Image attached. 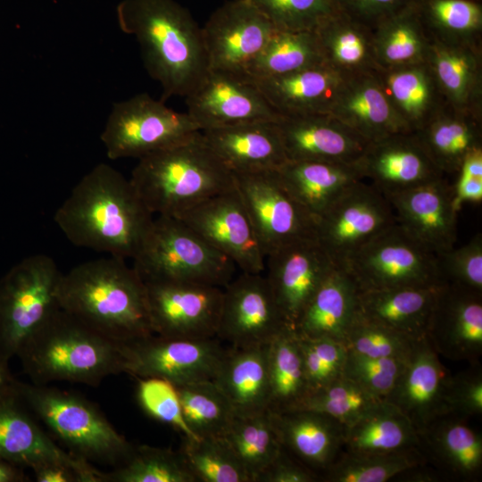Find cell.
I'll list each match as a JSON object with an SVG mask.
<instances>
[{
    "instance_id": "cell-62",
    "label": "cell",
    "mask_w": 482,
    "mask_h": 482,
    "mask_svg": "<svg viewBox=\"0 0 482 482\" xmlns=\"http://www.w3.org/2000/svg\"><path fill=\"white\" fill-rule=\"evenodd\" d=\"M24 468L0 458V482H27Z\"/></svg>"
},
{
    "instance_id": "cell-22",
    "label": "cell",
    "mask_w": 482,
    "mask_h": 482,
    "mask_svg": "<svg viewBox=\"0 0 482 482\" xmlns=\"http://www.w3.org/2000/svg\"><path fill=\"white\" fill-rule=\"evenodd\" d=\"M427 337L415 340L395 387L385 399L412 423L418 435L448 413L445 401L448 371Z\"/></svg>"
},
{
    "instance_id": "cell-12",
    "label": "cell",
    "mask_w": 482,
    "mask_h": 482,
    "mask_svg": "<svg viewBox=\"0 0 482 482\" xmlns=\"http://www.w3.org/2000/svg\"><path fill=\"white\" fill-rule=\"evenodd\" d=\"M227 350L217 337L193 340L152 334L120 344L123 373L162 378L176 386L213 381Z\"/></svg>"
},
{
    "instance_id": "cell-19",
    "label": "cell",
    "mask_w": 482,
    "mask_h": 482,
    "mask_svg": "<svg viewBox=\"0 0 482 482\" xmlns=\"http://www.w3.org/2000/svg\"><path fill=\"white\" fill-rule=\"evenodd\" d=\"M186 102L200 130L282 118L246 75L209 71Z\"/></svg>"
},
{
    "instance_id": "cell-8",
    "label": "cell",
    "mask_w": 482,
    "mask_h": 482,
    "mask_svg": "<svg viewBox=\"0 0 482 482\" xmlns=\"http://www.w3.org/2000/svg\"><path fill=\"white\" fill-rule=\"evenodd\" d=\"M62 272L54 260L32 254L0 279V356L16 357L28 337L57 309Z\"/></svg>"
},
{
    "instance_id": "cell-36",
    "label": "cell",
    "mask_w": 482,
    "mask_h": 482,
    "mask_svg": "<svg viewBox=\"0 0 482 482\" xmlns=\"http://www.w3.org/2000/svg\"><path fill=\"white\" fill-rule=\"evenodd\" d=\"M371 29L378 68L428 62L430 35L420 17L418 1L382 18Z\"/></svg>"
},
{
    "instance_id": "cell-3",
    "label": "cell",
    "mask_w": 482,
    "mask_h": 482,
    "mask_svg": "<svg viewBox=\"0 0 482 482\" xmlns=\"http://www.w3.org/2000/svg\"><path fill=\"white\" fill-rule=\"evenodd\" d=\"M126 262H82L62 274L56 291L61 309L118 344L154 334L145 282Z\"/></svg>"
},
{
    "instance_id": "cell-9",
    "label": "cell",
    "mask_w": 482,
    "mask_h": 482,
    "mask_svg": "<svg viewBox=\"0 0 482 482\" xmlns=\"http://www.w3.org/2000/svg\"><path fill=\"white\" fill-rule=\"evenodd\" d=\"M343 267L359 291L436 287L444 282L437 255L397 222L353 254Z\"/></svg>"
},
{
    "instance_id": "cell-44",
    "label": "cell",
    "mask_w": 482,
    "mask_h": 482,
    "mask_svg": "<svg viewBox=\"0 0 482 482\" xmlns=\"http://www.w3.org/2000/svg\"><path fill=\"white\" fill-rule=\"evenodd\" d=\"M183 418L196 437H224L236 413L223 392L211 380L178 386Z\"/></svg>"
},
{
    "instance_id": "cell-7",
    "label": "cell",
    "mask_w": 482,
    "mask_h": 482,
    "mask_svg": "<svg viewBox=\"0 0 482 482\" xmlns=\"http://www.w3.org/2000/svg\"><path fill=\"white\" fill-rule=\"evenodd\" d=\"M144 282L176 281L224 287L237 270L176 217L157 215L133 258Z\"/></svg>"
},
{
    "instance_id": "cell-21",
    "label": "cell",
    "mask_w": 482,
    "mask_h": 482,
    "mask_svg": "<svg viewBox=\"0 0 482 482\" xmlns=\"http://www.w3.org/2000/svg\"><path fill=\"white\" fill-rule=\"evenodd\" d=\"M385 196L396 222L426 248L438 254L454 247L458 212L453 186L443 177Z\"/></svg>"
},
{
    "instance_id": "cell-27",
    "label": "cell",
    "mask_w": 482,
    "mask_h": 482,
    "mask_svg": "<svg viewBox=\"0 0 482 482\" xmlns=\"http://www.w3.org/2000/svg\"><path fill=\"white\" fill-rule=\"evenodd\" d=\"M270 412L282 447L316 473L343 452L345 427L331 417L301 408Z\"/></svg>"
},
{
    "instance_id": "cell-25",
    "label": "cell",
    "mask_w": 482,
    "mask_h": 482,
    "mask_svg": "<svg viewBox=\"0 0 482 482\" xmlns=\"http://www.w3.org/2000/svg\"><path fill=\"white\" fill-rule=\"evenodd\" d=\"M327 114L370 143L412 132L391 104L375 71L347 76Z\"/></svg>"
},
{
    "instance_id": "cell-47",
    "label": "cell",
    "mask_w": 482,
    "mask_h": 482,
    "mask_svg": "<svg viewBox=\"0 0 482 482\" xmlns=\"http://www.w3.org/2000/svg\"><path fill=\"white\" fill-rule=\"evenodd\" d=\"M179 451L196 482H251L225 437H182Z\"/></svg>"
},
{
    "instance_id": "cell-37",
    "label": "cell",
    "mask_w": 482,
    "mask_h": 482,
    "mask_svg": "<svg viewBox=\"0 0 482 482\" xmlns=\"http://www.w3.org/2000/svg\"><path fill=\"white\" fill-rule=\"evenodd\" d=\"M375 72L391 104L411 131L419 130L436 113L440 93L428 62L377 68Z\"/></svg>"
},
{
    "instance_id": "cell-55",
    "label": "cell",
    "mask_w": 482,
    "mask_h": 482,
    "mask_svg": "<svg viewBox=\"0 0 482 482\" xmlns=\"http://www.w3.org/2000/svg\"><path fill=\"white\" fill-rule=\"evenodd\" d=\"M444 282L482 293V236L480 233L461 247L438 253Z\"/></svg>"
},
{
    "instance_id": "cell-1",
    "label": "cell",
    "mask_w": 482,
    "mask_h": 482,
    "mask_svg": "<svg viewBox=\"0 0 482 482\" xmlns=\"http://www.w3.org/2000/svg\"><path fill=\"white\" fill-rule=\"evenodd\" d=\"M154 215L129 179L99 163L72 188L54 220L74 245L133 260Z\"/></svg>"
},
{
    "instance_id": "cell-45",
    "label": "cell",
    "mask_w": 482,
    "mask_h": 482,
    "mask_svg": "<svg viewBox=\"0 0 482 482\" xmlns=\"http://www.w3.org/2000/svg\"><path fill=\"white\" fill-rule=\"evenodd\" d=\"M100 482H196L179 451L147 445H135L129 458L109 471Z\"/></svg>"
},
{
    "instance_id": "cell-52",
    "label": "cell",
    "mask_w": 482,
    "mask_h": 482,
    "mask_svg": "<svg viewBox=\"0 0 482 482\" xmlns=\"http://www.w3.org/2000/svg\"><path fill=\"white\" fill-rule=\"evenodd\" d=\"M414 341L355 314L344 343L348 352L363 357L406 358Z\"/></svg>"
},
{
    "instance_id": "cell-49",
    "label": "cell",
    "mask_w": 482,
    "mask_h": 482,
    "mask_svg": "<svg viewBox=\"0 0 482 482\" xmlns=\"http://www.w3.org/2000/svg\"><path fill=\"white\" fill-rule=\"evenodd\" d=\"M418 8L428 31L436 37L469 42L481 31L478 0H418Z\"/></svg>"
},
{
    "instance_id": "cell-17",
    "label": "cell",
    "mask_w": 482,
    "mask_h": 482,
    "mask_svg": "<svg viewBox=\"0 0 482 482\" xmlns=\"http://www.w3.org/2000/svg\"><path fill=\"white\" fill-rule=\"evenodd\" d=\"M275 30L252 2H225L202 27L209 71L245 75Z\"/></svg>"
},
{
    "instance_id": "cell-28",
    "label": "cell",
    "mask_w": 482,
    "mask_h": 482,
    "mask_svg": "<svg viewBox=\"0 0 482 482\" xmlns=\"http://www.w3.org/2000/svg\"><path fill=\"white\" fill-rule=\"evenodd\" d=\"M201 135L233 173L275 170L287 162L277 121L210 129Z\"/></svg>"
},
{
    "instance_id": "cell-16",
    "label": "cell",
    "mask_w": 482,
    "mask_h": 482,
    "mask_svg": "<svg viewBox=\"0 0 482 482\" xmlns=\"http://www.w3.org/2000/svg\"><path fill=\"white\" fill-rule=\"evenodd\" d=\"M287 327L262 273L240 271L223 287L218 339L231 347L266 345Z\"/></svg>"
},
{
    "instance_id": "cell-2",
    "label": "cell",
    "mask_w": 482,
    "mask_h": 482,
    "mask_svg": "<svg viewBox=\"0 0 482 482\" xmlns=\"http://www.w3.org/2000/svg\"><path fill=\"white\" fill-rule=\"evenodd\" d=\"M120 29L138 42L149 76L162 87L160 100L192 94L209 72L202 27L175 0H122Z\"/></svg>"
},
{
    "instance_id": "cell-6",
    "label": "cell",
    "mask_w": 482,
    "mask_h": 482,
    "mask_svg": "<svg viewBox=\"0 0 482 482\" xmlns=\"http://www.w3.org/2000/svg\"><path fill=\"white\" fill-rule=\"evenodd\" d=\"M17 390L36 419L74 456L114 468L130 455L134 445L87 398L48 385L19 380Z\"/></svg>"
},
{
    "instance_id": "cell-33",
    "label": "cell",
    "mask_w": 482,
    "mask_h": 482,
    "mask_svg": "<svg viewBox=\"0 0 482 482\" xmlns=\"http://www.w3.org/2000/svg\"><path fill=\"white\" fill-rule=\"evenodd\" d=\"M358 293L350 274L335 266L304 307L294 330L303 337L344 342L356 314Z\"/></svg>"
},
{
    "instance_id": "cell-61",
    "label": "cell",
    "mask_w": 482,
    "mask_h": 482,
    "mask_svg": "<svg viewBox=\"0 0 482 482\" xmlns=\"http://www.w3.org/2000/svg\"><path fill=\"white\" fill-rule=\"evenodd\" d=\"M459 177L482 179V147L469 152L464 157L459 170Z\"/></svg>"
},
{
    "instance_id": "cell-56",
    "label": "cell",
    "mask_w": 482,
    "mask_h": 482,
    "mask_svg": "<svg viewBox=\"0 0 482 482\" xmlns=\"http://www.w3.org/2000/svg\"><path fill=\"white\" fill-rule=\"evenodd\" d=\"M478 364L449 375L445 393L448 413L465 418L482 414V372Z\"/></svg>"
},
{
    "instance_id": "cell-5",
    "label": "cell",
    "mask_w": 482,
    "mask_h": 482,
    "mask_svg": "<svg viewBox=\"0 0 482 482\" xmlns=\"http://www.w3.org/2000/svg\"><path fill=\"white\" fill-rule=\"evenodd\" d=\"M129 180L156 216L179 217L205 199L236 187L233 172L206 145L201 130L138 159Z\"/></svg>"
},
{
    "instance_id": "cell-57",
    "label": "cell",
    "mask_w": 482,
    "mask_h": 482,
    "mask_svg": "<svg viewBox=\"0 0 482 482\" xmlns=\"http://www.w3.org/2000/svg\"><path fill=\"white\" fill-rule=\"evenodd\" d=\"M340 11L372 28L382 18L418 0H335Z\"/></svg>"
},
{
    "instance_id": "cell-34",
    "label": "cell",
    "mask_w": 482,
    "mask_h": 482,
    "mask_svg": "<svg viewBox=\"0 0 482 482\" xmlns=\"http://www.w3.org/2000/svg\"><path fill=\"white\" fill-rule=\"evenodd\" d=\"M466 418L446 413L419 434L420 448L453 476L478 478L482 469V436Z\"/></svg>"
},
{
    "instance_id": "cell-35",
    "label": "cell",
    "mask_w": 482,
    "mask_h": 482,
    "mask_svg": "<svg viewBox=\"0 0 482 482\" xmlns=\"http://www.w3.org/2000/svg\"><path fill=\"white\" fill-rule=\"evenodd\" d=\"M430 36L434 39H430L428 64L438 89L453 110L469 113L480 96L478 54L470 42Z\"/></svg>"
},
{
    "instance_id": "cell-20",
    "label": "cell",
    "mask_w": 482,
    "mask_h": 482,
    "mask_svg": "<svg viewBox=\"0 0 482 482\" xmlns=\"http://www.w3.org/2000/svg\"><path fill=\"white\" fill-rule=\"evenodd\" d=\"M335 266L315 237L290 243L265 257V277L290 328L294 329L304 307Z\"/></svg>"
},
{
    "instance_id": "cell-43",
    "label": "cell",
    "mask_w": 482,
    "mask_h": 482,
    "mask_svg": "<svg viewBox=\"0 0 482 482\" xmlns=\"http://www.w3.org/2000/svg\"><path fill=\"white\" fill-rule=\"evenodd\" d=\"M426 461V455L420 447L382 453L343 450L320 478L328 482H386Z\"/></svg>"
},
{
    "instance_id": "cell-13",
    "label": "cell",
    "mask_w": 482,
    "mask_h": 482,
    "mask_svg": "<svg viewBox=\"0 0 482 482\" xmlns=\"http://www.w3.org/2000/svg\"><path fill=\"white\" fill-rule=\"evenodd\" d=\"M396 222L384 194L361 181L316 218L315 238L337 266Z\"/></svg>"
},
{
    "instance_id": "cell-58",
    "label": "cell",
    "mask_w": 482,
    "mask_h": 482,
    "mask_svg": "<svg viewBox=\"0 0 482 482\" xmlns=\"http://www.w3.org/2000/svg\"><path fill=\"white\" fill-rule=\"evenodd\" d=\"M320 477L283 448L278 456L258 475L255 482H314Z\"/></svg>"
},
{
    "instance_id": "cell-59",
    "label": "cell",
    "mask_w": 482,
    "mask_h": 482,
    "mask_svg": "<svg viewBox=\"0 0 482 482\" xmlns=\"http://www.w3.org/2000/svg\"><path fill=\"white\" fill-rule=\"evenodd\" d=\"M482 200V179L458 177L453 186V204L458 212L463 204L479 203Z\"/></svg>"
},
{
    "instance_id": "cell-41",
    "label": "cell",
    "mask_w": 482,
    "mask_h": 482,
    "mask_svg": "<svg viewBox=\"0 0 482 482\" xmlns=\"http://www.w3.org/2000/svg\"><path fill=\"white\" fill-rule=\"evenodd\" d=\"M270 411L296 408L308 395L297 335L286 328L268 345Z\"/></svg>"
},
{
    "instance_id": "cell-38",
    "label": "cell",
    "mask_w": 482,
    "mask_h": 482,
    "mask_svg": "<svg viewBox=\"0 0 482 482\" xmlns=\"http://www.w3.org/2000/svg\"><path fill=\"white\" fill-rule=\"evenodd\" d=\"M325 62L349 76L374 71L378 66L372 46V29L344 12L315 30Z\"/></svg>"
},
{
    "instance_id": "cell-10",
    "label": "cell",
    "mask_w": 482,
    "mask_h": 482,
    "mask_svg": "<svg viewBox=\"0 0 482 482\" xmlns=\"http://www.w3.org/2000/svg\"><path fill=\"white\" fill-rule=\"evenodd\" d=\"M199 131L187 112H178L142 93L112 105L100 137L110 160L140 159Z\"/></svg>"
},
{
    "instance_id": "cell-15",
    "label": "cell",
    "mask_w": 482,
    "mask_h": 482,
    "mask_svg": "<svg viewBox=\"0 0 482 482\" xmlns=\"http://www.w3.org/2000/svg\"><path fill=\"white\" fill-rule=\"evenodd\" d=\"M176 218L229 258L241 272L264 271L265 255L236 187L205 199Z\"/></svg>"
},
{
    "instance_id": "cell-39",
    "label": "cell",
    "mask_w": 482,
    "mask_h": 482,
    "mask_svg": "<svg viewBox=\"0 0 482 482\" xmlns=\"http://www.w3.org/2000/svg\"><path fill=\"white\" fill-rule=\"evenodd\" d=\"M420 447L419 435L410 420L383 401L377 408L345 428L344 451L382 453Z\"/></svg>"
},
{
    "instance_id": "cell-29",
    "label": "cell",
    "mask_w": 482,
    "mask_h": 482,
    "mask_svg": "<svg viewBox=\"0 0 482 482\" xmlns=\"http://www.w3.org/2000/svg\"><path fill=\"white\" fill-rule=\"evenodd\" d=\"M347 76L327 63L287 74L252 79L282 116L327 114Z\"/></svg>"
},
{
    "instance_id": "cell-18",
    "label": "cell",
    "mask_w": 482,
    "mask_h": 482,
    "mask_svg": "<svg viewBox=\"0 0 482 482\" xmlns=\"http://www.w3.org/2000/svg\"><path fill=\"white\" fill-rule=\"evenodd\" d=\"M0 458L32 470L61 464L73 470L82 482H100V470L60 447L41 428L20 396L17 384L0 397Z\"/></svg>"
},
{
    "instance_id": "cell-53",
    "label": "cell",
    "mask_w": 482,
    "mask_h": 482,
    "mask_svg": "<svg viewBox=\"0 0 482 482\" xmlns=\"http://www.w3.org/2000/svg\"><path fill=\"white\" fill-rule=\"evenodd\" d=\"M137 398L140 407L153 419L170 426L182 437L197 438L185 422L177 387L170 381L137 378Z\"/></svg>"
},
{
    "instance_id": "cell-64",
    "label": "cell",
    "mask_w": 482,
    "mask_h": 482,
    "mask_svg": "<svg viewBox=\"0 0 482 482\" xmlns=\"http://www.w3.org/2000/svg\"><path fill=\"white\" fill-rule=\"evenodd\" d=\"M240 1H248V2H250L251 0H240Z\"/></svg>"
},
{
    "instance_id": "cell-23",
    "label": "cell",
    "mask_w": 482,
    "mask_h": 482,
    "mask_svg": "<svg viewBox=\"0 0 482 482\" xmlns=\"http://www.w3.org/2000/svg\"><path fill=\"white\" fill-rule=\"evenodd\" d=\"M427 338L447 359L478 362L482 353V293L445 283L438 293Z\"/></svg>"
},
{
    "instance_id": "cell-40",
    "label": "cell",
    "mask_w": 482,
    "mask_h": 482,
    "mask_svg": "<svg viewBox=\"0 0 482 482\" xmlns=\"http://www.w3.org/2000/svg\"><path fill=\"white\" fill-rule=\"evenodd\" d=\"M471 118V114L457 111L436 112L414 132L443 174L458 172L466 154L481 146L479 129Z\"/></svg>"
},
{
    "instance_id": "cell-48",
    "label": "cell",
    "mask_w": 482,
    "mask_h": 482,
    "mask_svg": "<svg viewBox=\"0 0 482 482\" xmlns=\"http://www.w3.org/2000/svg\"><path fill=\"white\" fill-rule=\"evenodd\" d=\"M383 401L342 375L324 387L310 393L295 409H309L324 413L346 428Z\"/></svg>"
},
{
    "instance_id": "cell-24",
    "label": "cell",
    "mask_w": 482,
    "mask_h": 482,
    "mask_svg": "<svg viewBox=\"0 0 482 482\" xmlns=\"http://www.w3.org/2000/svg\"><path fill=\"white\" fill-rule=\"evenodd\" d=\"M359 164L364 179L385 195L443 177L414 132L370 143Z\"/></svg>"
},
{
    "instance_id": "cell-32",
    "label": "cell",
    "mask_w": 482,
    "mask_h": 482,
    "mask_svg": "<svg viewBox=\"0 0 482 482\" xmlns=\"http://www.w3.org/2000/svg\"><path fill=\"white\" fill-rule=\"evenodd\" d=\"M268 345L231 347L213 382L229 401L237 416L269 410Z\"/></svg>"
},
{
    "instance_id": "cell-51",
    "label": "cell",
    "mask_w": 482,
    "mask_h": 482,
    "mask_svg": "<svg viewBox=\"0 0 482 482\" xmlns=\"http://www.w3.org/2000/svg\"><path fill=\"white\" fill-rule=\"evenodd\" d=\"M296 335L309 394L343 375L347 356L344 342L328 337Z\"/></svg>"
},
{
    "instance_id": "cell-63",
    "label": "cell",
    "mask_w": 482,
    "mask_h": 482,
    "mask_svg": "<svg viewBox=\"0 0 482 482\" xmlns=\"http://www.w3.org/2000/svg\"><path fill=\"white\" fill-rule=\"evenodd\" d=\"M9 362V360L0 356V397L13 390L18 381L10 370Z\"/></svg>"
},
{
    "instance_id": "cell-4",
    "label": "cell",
    "mask_w": 482,
    "mask_h": 482,
    "mask_svg": "<svg viewBox=\"0 0 482 482\" xmlns=\"http://www.w3.org/2000/svg\"><path fill=\"white\" fill-rule=\"evenodd\" d=\"M16 357L35 385L65 381L97 386L105 378L123 373L120 344L60 307L28 337Z\"/></svg>"
},
{
    "instance_id": "cell-60",
    "label": "cell",
    "mask_w": 482,
    "mask_h": 482,
    "mask_svg": "<svg viewBox=\"0 0 482 482\" xmlns=\"http://www.w3.org/2000/svg\"><path fill=\"white\" fill-rule=\"evenodd\" d=\"M32 471L37 482H82L73 470L61 464H46Z\"/></svg>"
},
{
    "instance_id": "cell-54",
    "label": "cell",
    "mask_w": 482,
    "mask_h": 482,
    "mask_svg": "<svg viewBox=\"0 0 482 482\" xmlns=\"http://www.w3.org/2000/svg\"><path fill=\"white\" fill-rule=\"evenodd\" d=\"M407 357L368 358L347 351L343 376L385 401L402 374Z\"/></svg>"
},
{
    "instance_id": "cell-42",
    "label": "cell",
    "mask_w": 482,
    "mask_h": 482,
    "mask_svg": "<svg viewBox=\"0 0 482 482\" xmlns=\"http://www.w3.org/2000/svg\"><path fill=\"white\" fill-rule=\"evenodd\" d=\"M326 63L315 31L275 30L245 74L262 79Z\"/></svg>"
},
{
    "instance_id": "cell-50",
    "label": "cell",
    "mask_w": 482,
    "mask_h": 482,
    "mask_svg": "<svg viewBox=\"0 0 482 482\" xmlns=\"http://www.w3.org/2000/svg\"><path fill=\"white\" fill-rule=\"evenodd\" d=\"M277 30L315 31L341 12L335 0H251Z\"/></svg>"
},
{
    "instance_id": "cell-26",
    "label": "cell",
    "mask_w": 482,
    "mask_h": 482,
    "mask_svg": "<svg viewBox=\"0 0 482 482\" xmlns=\"http://www.w3.org/2000/svg\"><path fill=\"white\" fill-rule=\"evenodd\" d=\"M277 126L291 162H356L370 143L328 114L282 116Z\"/></svg>"
},
{
    "instance_id": "cell-14",
    "label": "cell",
    "mask_w": 482,
    "mask_h": 482,
    "mask_svg": "<svg viewBox=\"0 0 482 482\" xmlns=\"http://www.w3.org/2000/svg\"><path fill=\"white\" fill-rule=\"evenodd\" d=\"M154 334L169 338L216 337L223 287L192 282H145Z\"/></svg>"
},
{
    "instance_id": "cell-30",
    "label": "cell",
    "mask_w": 482,
    "mask_h": 482,
    "mask_svg": "<svg viewBox=\"0 0 482 482\" xmlns=\"http://www.w3.org/2000/svg\"><path fill=\"white\" fill-rule=\"evenodd\" d=\"M443 285L359 291L356 314L413 340L420 339L427 337Z\"/></svg>"
},
{
    "instance_id": "cell-46",
    "label": "cell",
    "mask_w": 482,
    "mask_h": 482,
    "mask_svg": "<svg viewBox=\"0 0 482 482\" xmlns=\"http://www.w3.org/2000/svg\"><path fill=\"white\" fill-rule=\"evenodd\" d=\"M240 461L251 482L283 449L270 411L250 416H236L224 436Z\"/></svg>"
},
{
    "instance_id": "cell-31",
    "label": "cell",
    "mask_w": 482,
    "mask_h": 482,
    "mask_svg": "<svg viewBox=\"0 0 482 482\" xmlns=\"http://www.w3.org/2000/svg\"><path fill=\"white\" fill-rule=\"evenodd\" d=\"M287 191L316 219L364 177L356 162H286L277 170Z\"/></svg>"
},
{
    "instance_id": "cell-11",
    "label": "cell",
    "mask_w": 482,
    "mask_h": 482,
    "mask_svg": "<svg viewBox=\"0 0 482 482\" xmlns=\"http://www.w3.org/2000/svg\"><path fill=\"white\" fill-rule=\"evenodd\" d=\"M233 174L265 257L290 243L315 237L316 219L287 191L277 170Z\"/></svg>"
}]
</instances>
